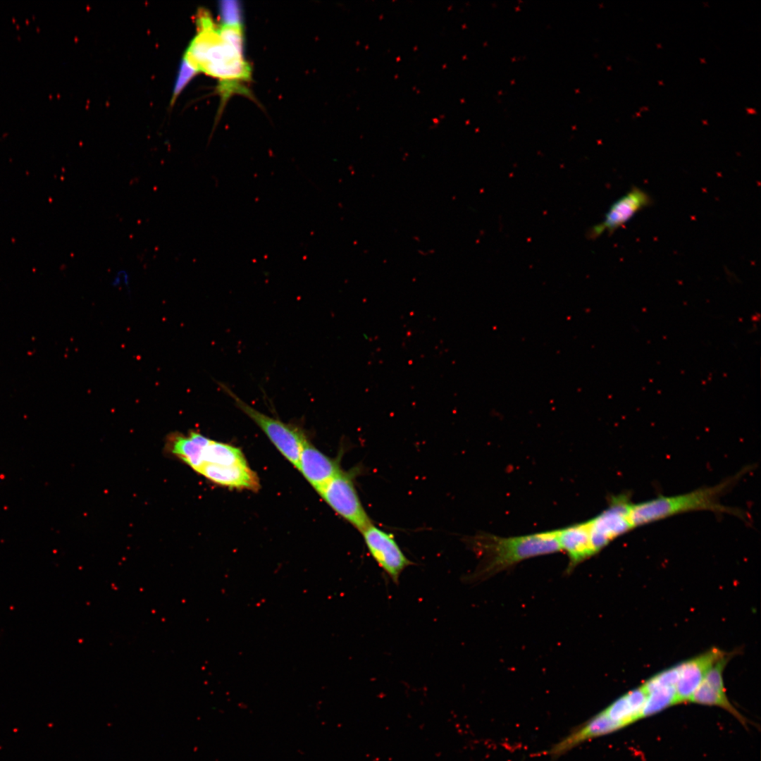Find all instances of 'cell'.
Here are the masks:
<instances>
[{
    "label": "cell",
    "mask_w": 761,
    "mask_h": 761,
    "mask_svg": "<svg viewBox=\"0 0 761 761\" xmlns=\"http://www.w3.org/2000/svg\"><path fill=\"white\" fill-rule=\"evenodd\" d=\"M198 33L187 49L185 59L194 68L217 78L225 100L234 92L244 91L243 83L251 77V68L239 50L221 36L209 13L197 16Z\"/></svg>",
    "instance_id": "1"
},
{
    "label": "cell",
    "mask_w": 761,
    "mask_h": 761,
    "mask_svg": "<svg viewBox=\"0 0 761 761\" xmlns=\"http://www.w3.org/2000/svg\"><path fill=\"white\" fill-rule=\"evenodd\" d=\"M467 542L481 558L469 582L485 580L525 559L562 551L557 529L509 537L483 533Z\"/></svg>",
    "instance_id": "2"
},
{
    "label": "cell",
    "mask_w": 761,
    "mask_h": 761,
    "mask_svg": "<svg viewBox=\"0 0 761 761\" xmlns=\"http://www.w3.org/2000/svg\"><path fill=\"white\" fill-rule=\"evenodd\" d=\"M744 474L743 470L715 485L703 487L686 493L660 495L639 503L633 502L631 514L634 527L693 511L727 513L743 518L742 512L722 505L720 498Z\"/></svg>",
    "instance_id": "3"
},
{
    "label": "cell",
    "mask_w": 761,
    "mask_h": 761,
    "mask_svg": "<svg viewBox=\"0 0 761 761\" xmlns=\"http://www.w3.org/2000/svg\"><path fill=\"white\" fill-rule=\"evenodd\" d=\"M220 385L233 400L236 407L264 431L278 451L297 469L302 447L307 439L304 433L298 428L262 413L244 402L227 386Z\"/></svg>",
    "instance_id": "4"
},
{
    "label": "cell",
    "mask_w": 761,
    "mask_h": 761,
    "mask_svg": "<svg viewBox=\"0 0 761 761\" xmlns=\"http://www.w3.org/2000/svg\"><path fill=\"white\" fill-rule=\"evenodd\" d=\"M355 474L341 470L318 493L338 514L361 531L372 521L357 490Z\"/></svg>",
    "instance_id": "5"
},
{
    "label": "cell",
    "mask_w": 761,
    "mask_h": 761,
    "mask_svg": "<svg viewBox=\"0 0 761 761\" xmlns=\"http://www.w3.org/2000/svg\"><path fill=\"white\" fill-rule=\"evenodd\" d=\"M632 504L627 494L612 496L606 509L586 521L597 553L617 538L635 528L631 514Z\"/></svg>",
    "instance_id": "6"
},
{
    "label": "cell",
    "mask_w": 761,
    "mask_h": 761,
    "mask_svg": "<svg viewBox=\"0 0 761 761\" xmlns=\"http://www.w3.org/2000/svg\"><path fill=\"white\" fill-rule=\"evenodd\" d=\"M360 533L372 558L394 583H398L402 571L413 564L401 550L394 535L373 523Z\"/></svg>",
    "instance_id": "7"
},
{
    "label": "cell",
    "mask_w": 761,
    "mask_h": 761,
    "mask_svg": "<svg viewBox=\"0 0 761 761\" xmlns=\"http://www.w3.org/2000/svg\"><path fill=\"white\" fill-rule=\"evenodd\" d=\"M652 199L641 188L633 186L610 206L603 220L592 227L588 237L595 238L603 233H613L626 224L640 211L649 206Z\"/></svg>",
    "instance_id": "8"
},
{
    "label": "cell",
    "mask_w": 761,
    "mask_h": 761,
    "mask_svg": "<svg viewBox=\"0 0 761 761\" xmlns=\"http://www.w3.org/2000/svg\"><path fill=\"white\" fill-rule=\"evenodd\" d=\"M728 660L727 657H723L711 667L700 684L693 693L689 702L720 707L745 726L747 720L730 703L725 692L722 673Z\"/></svg>",
    "instance_id": "9"
},
{
    "label": "cell",
    "mask_w": 761,
    "mask_h": 761,
    "mask_svg": "<svg viewBox=\"0 0 761 761\" xmlns=\"http://www.w3.org/2000/svg\"><path fill=\"white\" fill-rule=\"evenodd\" d=\"M728 653L714 648L693 659L680 664V672L676 685V705L689 702L693 693L700 684L706 673L719 659Z\"/></svg>",
    "instance_id": "10"
},
{
    "label": "cell",
    "mask_w": 761,
    "mask_h": 761,
    "mask_svg": "<svg viewBox=\"0 0 761 761\" xmlns=\"http://www.w3.org/2000/svg\"><path fill=\"white\" fill-rule=\"evenodd\" d=\"M297 469L317 493L342 470L338 460L319 451L307 438L302 447Z\"/></svg>",
    "instance_id": "11"
},
{
    "label": "cell",
    "mask_w": 761,
    "mask_h": 761,
    "mask_svg": "<svg viewBox=\"0 0 761 761\" xmlns=\"http://www.w3.org/2000/svg\"><path fill=\"white\" fill-rule=\"evenodd\" d=\"M557 533L561 550L567 552L569 557L566 569L568 574L578 564L597 554L586 521L557 529Z\"/></svg>",
    "instance_id": "12"
},
{
    "label": "cell",
    "mask_w": 761,
    "mask_h": 761,
    "mask_svg": "<svg viewBox=\"0 0 761 761\" xmlns=\"http://www.w3.org/2000/svg\"><path fill=\"white\" fill-rule=\"evenodd\" d=\"M197 472L217 484L230 488L258 490L260 486L259 477L247 464H204Z\"/></svg>",
    "instance_id": "13"
},
{
    "label": "cell",
    "mask_w": 761,
    "mask_h": 761,
    "mask_svg": "<svg viewBox=\"0 0 761 761\" xmlns=\"http://www.w3.org/2000/svg\"><path fill=\"white\" fill-rule=\"evenodd\" d=\"M211 439L199 433L191 431L187 436L173 435L170 438L171 451L197 472L203 464L204 447Z\"/></svg>",
    "instance_id": "14"
},
{
    "label": "cell",
    "mask_w": 761,
    "mask_h": 761,
    "mask_svg": "<svg viewBox=\"0 0 761 761\" xmlns=\"http://www.w3.org/2000/svg\"><path fill=\"white\" fill-rule=\"evenodd\" d=\"M202 461L203 464H213L224 466L247 464L242 452L239 448L213 440H210L204 447Z\"/></svg>",
    "instance_id": "15"
},
{
    "label": "cell",
    "mask_w": 761,
    "mask_h": 761,
    "mask_svg": "<svg viewBox=\"0 0 761 761\" xmlns=\"http://www.w3.org/2000/svg\"><path fill=\"white\" fill-rule=\"evenodd\" d=\"M672 705H676V688L655 687L648 692V697L641 713V719L652 716Z\"/></svg>",
    "instance_id": "16"
},
{
    "label": "cell",
    "mask_w": 761,
    "mask_h": 761,
    "mask_svg": "<svg viewBox=\"0 0 761 761\" xmlns=\"http://www.w3.org/2000/svg\"><path fill=\"white\" fill-rule=\"evenodd\" d=\"M223 25L242 26L241 6L236 1H221L219 6Z\"/></svg>",
    "instance_id": "17"
},
{
    "label": "cell",
    "mask_w": 761,
    "mask_h": 761,
    "mask_svg": "<svg viewBox=\"0 0 761 761\" xmlns=\"http://www.w3.org/2000/svg\"><path fill=\"white\" fill-rule=\"evenodd\" d=\"M197 73V70L184 58L175 82L172 102Z\"/></svg>",
    "instance_id": "18"
}]
</instances>
